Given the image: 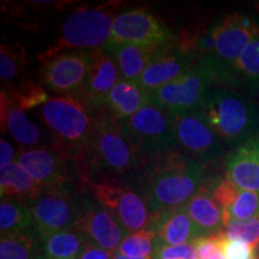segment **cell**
Listing matches in <instances>:
<instances>
[{"label": "cell", "mask_w": 259, "mask_h": 259, "mask_svg": "<svg viewBox=\"0 0 259 259\" xmlns=\"http://www.w3.org/2000/svg\"><path fill=\"white\" fill-rule=\"evenodd\" d=\"M130 178V185L153 216L185 205L198 192L204 179V164L173 149L148 158Z\"/></svg>", "instance_id": "obj_1"}, {"label": "cell", "mask_w": 259, "mask_h": 259, "mask_svg": "<svg viewBox=\"0 0 259 259\" xmlns=\"http://www.w3.org/2000/svg\"><path fill=\"white\" fill-rule=\"evenodd\" d=\"M38 114L50 134L52 148L66 160L74 162L88 179L85 160L93 137L95 112L77 97L57 96L41 106Z\"/></svg>", "instance_id": "obj_2"}, {"label": "cell", "mask_w": 259, "mask_h": 259, "mask_svg": "<svg viewBox=\"0 0 259 259\" xmlns=\"http://www.w3.org/2000/svg\"><path fill=\"white\" fill-rule=\"evenodd\" d=\"M145 161L147 158L126 134L122 121L106 108L95 111L93 137L85 160L89 181L97 176L132 177Z\"/></svg>", "instance_id": "obj_3"}, {"label": "cell", "mask_w": 259, "mask_h": 259, "mask_svg": "<svg viewBox=\"0 0 259 259\" xmlns=\"http://www.w3.org/2000/svg\"><path fill=\"white\" fill-rule=\"evenodd\" d=\"M199 111L225 147L236 149L259 135V105L236 90L212 87Z\"/></svg>", "instance_id": "obj_4"}, {"label": "cell", "mask_w": 259, "mask_h": 259, "mask_svg": "<svg viewBox=\"0 0 259 259\" xmlns=\"http://www.w3.org/2000/svg\"><path fill=\"white\" fill-rule=\"evenodd\" d=\"M120 2H107L96 6H83L73 11L61 25L59 36L40 60L72 51L102 50L111 38L113 21Z\"/></svg>", "instance_id": "obj_5"}, {"label": "cell", "mask_w": 259, "mask_h": 259, "mask_svg": "<svg viewBox=\"0 0 259 259\" xmlns=\"http://www.w3.org/2000/svg\"><path fill=\"white\" fill-rule=\"evenodd\" d=\"M209 29L213 40V52L203 59L211 65L218 85L223 87L227 74L242 51L259 36V22L250 15L235 12L209 24Z\"/></svg>", "instance_id": "obj_6"}, {"label": "cell", "mask_w": 259, "mask_h": 259, "mask_svg": "<svg viewBox=\"0 0 259 259\" xmlns=\"http://www.w3.org/2000/svg\"><path fill=\"white\" fill-rule=\"evenodd\" d=\"M16 162L44 187L46 193L77 192V183L89 186L83 170L52 147H37L19 151Z\"/></svg>", "instance_id": "obj_7"}, {"label": "cell", "mask_w": 259, "mask_h": 259, "mask_svg": "<svg viewBox=\"0 0 259 259\" xmlns=\"http://www.w3.org/2000/svg\"><path fill=\"white\" fill-rule=\"evenodd\" d=\"M218 85L215 72L208 60L200 59L171 82L149 94V101L170 113L199 108L204 97Z\"/></svg>", "instance_id": "obj_8"}, {"label": "cell", "mask_w": 259, "mask_h": 259, "mask_svg": "<svg viewBox=\"0 0 259 259\" xmlns=\"http://www.w3.org/2000/svg\"><path fill=\"white\" fill-rule=\"evenodd\" d=\"M126 134L147 158L177 148L171 113L149 102L122 121Z\"/></svg>", "instance_id": "obj_9"}, {"label": "cell", "mask_w": 259, "mask_h": 259, "mask_svg": "<svg viewBox=\"0 0 259 259\" xmlns=\"http://www.w3.org/2000/svg\"><path fill=\"white\" fill-rule=\"evenodd\" d=\"M88 187L93 198L111 212L128 233L149 229L151 213L130 184L103 178L90 183Z\"/></svg>", "instance_id": "obj_10"}, {"label": "cell", "mask_w": 259, "mask_h": 259, "mask_svg": "<svg viewBox=\"0 0 259 259\" xmlns=\"http://www.w3.org/2000/svg\"><path fill=\"white\" fill-rule=\"evenodd\" d=\"M88 197L78 192H48L28 204L40 239L76 231Z\"/></svg>", "instance_id": "obj_11"}, {"label": "cell", "mask_w": 259, "mask_h": 259, "mask_svg": "<svg viewBox=\"0 0 259 259\" xmlns=\"http://www.w3.org/2000/svg\"><path fill=\"white\" fill-rule=\"evenodd\" d=\"M177 148L200 163L218 161L225 154V144L215 135L199 108L171 113Z\"/></svg>", "instance_id": "obj_12"}, {"label": "cell", "mask_w": 259, "mask_h": 259, "mask_svg": "<svg viewBox=\"0 0 259 259\" xmlns=\"http://www.w3.org/2000/svg\"><path fill=\"white\" fill-rule=\"evenodd\" d=\"M95 51H72L40 60V80L60 96L78 97L92 67Z\"/></svg>", "instance_id": "obj_13"}, {"label": "cell", "mask_w": 259, "mask_h": 259, "mask_svg": "<svg viewBox=\"0 0 259 259\" xmlns=\"http://www.w3.org/2000/svg\"><path fill=\"white\" fill-rule=\"evenodd\" d=\"M176 35L153 12L132 9L116 15L108 44H132L143 46H163Z\"/></svg>", "instance_id": "obj_14"}, {"label": "cell", "mask_w": 259, "mask_h": 259, "mask_svg": "<svg viewBox=\"0 0 259 259\" xmlns=\"http://www.w3.org/2000/svg\"><path fill=\"white\" fill-rule=\"evenodd\" d=\"M198 60L196 54L184 48L176 38H173L158 48L137 83L150 94L180 77Z\"/></svg>", "instance_id": "obj_15"}, {"label": "cell", "mask_w": 259, "mask_h": 259, "mask_svg": "<svg viewBox=\"0 0 259 259\" xmlns=\"http://www.w3.org/2000/svg\"><path fill=\"white\" fill-rule=\"evenodd\" d=\"M76 231L82 233L88 241L109 252L118 250L128 234L118 220L93 197L87 198Z\"/></svg>", "instance_id": "obj_16"}, {"label": "cell", "mask_w": 259, "mask_h": 259, "mask_svg": "<svg viewBox=\"0 0 259 259\" xmlns=\"http://www.w3.org/2000/svg\"><path fill=\"white\" fill-rule=\"evenodd\" d=\"M118 78L119 70L114 59L107 53L105 48L97 50L94 52L88 78L77 99L94 112L105 108L107 97L119 82Z\"/></svg>", "instance_id": "obj_17"}, {"label": "cell", "mask_w": 259, "mask_h": 259, "mask_svg": "<svg viewBox=\"0 0 259 259\" xmlns=\"http://www.w3.org/2000/svg\"><path fill=\"white\" fill-rule=\"evenodd\" d=\"M221 181L220 177H212L202 181L198 192L185 204L191 220L198 228L200 236H210L225 231L223 210L213 199V190Z\"/></svg>", "instance_id": "obj_18"}, {"label": "cell", "mask_w": 259, "mask_h": 259, "mask_svg": "<svg viewBox=\"0 0 259 259\" xmlns=\"http://www.w3.org/2000/svg\"><path fill=\"white\" fill-rule=\"evenodd\" d=\"M149 229L156 233L155 250L161 246L189 244L200 238L198 228L191 220L185 205L153 215Z\"/></svg>", "instance_id": "obj_19"}, {"label": "cell", "mask_w": 259, "mask_h": 259, "mask_svg": "<svg viewBox=\"0 0 259 259\" xmlns=\"http://www.w3.org/2000/svg\"><path fill=\"white\" fill-rule=\"evenodd\" d=\"M227 178L241 190L259 193V135L236 148L226 163Z\"/></svg>", "instance_id": "obj_20"}, {"label": "cell", "mask_w": 259, "mask_h": 259, "mask_svg": "<svg viewBox=\"0 0 259 259\" xmlns=\"http://www.w3.org/2000/svg\"><path fill=\"white\" fill-rule=\"evenodd\" d=\"M45 193L44 187L16 161L0 167V194L3 200L30 204Z\"/></svg>", "instance_id": "obj_21"}, {"label": "cell", "mask_w": 259, "mask_h": 259, "mask_svg": "<svg viewBox=\"0 0 259 259\" xmlns=\"http://www.w3.org/2000/svg\"><path fill=\"white\" fill-rule=\"evenodd\" d=\"M161 46L132 44H107L105 51L114 59L121 79L138 82L151 58Z\"/></svg>", "instance_id": "obj_22"}, {"label": "cell", "mask_w": 259, "mask_h": 259, "mask_svg": "<svg viewBox=\"0 0 259 259\" xmlns=\"http://www.w3.org/2000/svg\"><path fill=\"white\" fill-rule=\"evenodd\" d=\"M225 88L242 89L251 96H259V36L252 40L229 70Z\"/></svg>", "instance_id": "obj_23"}, {"label": "cell", "mask_w": 259, "mask_h": 259, "mask_svg": "<svg viewBox=\"0 0 259 259\" xmlns=\"http://www.w3.org/2000/svg\"><path fill=\"white\" fill-rule=\"evenodd\" d=\"M149 102V94L138 83L120 79L107 97L105 108L115 119L124 121Z\"/></svg>", "instance_id": "obj_24"}, {"label": "cell", "mask_w": 259, "mask_h": 259, "mask_svg": "<svg viewBox=\"0 0 259 259\" xmlns=\"http://www.w3.org/2000/svg\"><path fill=\"white\" fill-rule=\"evenodd\" d=\"M0 259H47L40 236L35 229L3 235L0 239Z\"/></svg>", "instance_id": "obj_25"}, {"label": "cell", "mask_w": 259, "mask_h": 259, "mask_svg": "<svg viewBox=\"0 0 259 259\" xmlns=\"http://www.w3.org/2000/svg\"><path fill=\"white\" fill-rule=\"evenodd\" d=\"M2 130L8 131L22 147H29V149L36 147L44 139L41 128L30 121L25 111L15 105L8 114L2 118Z\"/></svg>", "instance_id": "obj_26"}, {"label": "cell", "mask_w": 259, "mask_h": 259, "mask_svg": "<svg viewBox=\"0 0 259 259\" xmlns=\"http://www.w3.org/2000/svg\"><path fill=\"white\" fill-rule=\"evenodd\" d=\"M47 259H79L87 238L78 231L60 232L41 239Z\"/></svg>", "instance_id": "obj_27"}, {"label": "cell", "mask_w": 259, "mask_h": 259, "mask_svg": "<svg viewBox=\"0 0 259 259\" xmlns=\"http://www.w3.org/2000/svg\"><path fill=\"white\" fill-rule=\"evenodd\" d=\"M34 229V219L28 205L14 200H2L0 204V233L16 234Z\"/></svg>", "instance_id": "obj_28"}, {"label": "cell", "mask_w": 259, "mask_h": 259, "mask_svg": "<svg viewBox=\"0 0 259 259\" xmlns=\"http://www.w3.org/2000/svg\"><path fill=\"white\" fill-rule=\"evenodd\" d=\"M156 246V233L153 229L128 233L115 252L126 257H153Z\"/></svg>", "instance_id": "obj_29"}, {"label": "cell", "mask_w": 259, "mask_h": 259, "mask_svg": "<svg viewBox=\"0 0 259 259\" xmlns=\"http://www.w3.org/2000/svg\"><path fill=\"white\" fill-rule=\"evenodd\" d=\"M27 64L25 51L19 44L0 46V79L3 83L10 84L23 72Z\"/></svg>", "instance_id": "obj_30"}, {"label": "cell", "mask_w": 259, "mask_h": 259, "mask_svg": "<svg viewBox=\"0 0 259 259\" xmlns=\"http://www.w3.org/2000/svg\"><path fill=\"white\" fill-rule=\"evenodd\" d=\"M8 92L14 101V105L23 111H30L36 107L44 106L50 100L45 89L30 80H24L17 85L11 87Z\"/></svg>", "instance_id": "obj_31"}, {"label": "cell", "mask_w": 259, "mask_h": 259, "mask_svg": "<svg viewBox=\"0 0 259 259\" xmlns=\"http://www.w3.org/2000/svg\"><path fill=\"white\" fill-rule=\"evenodd\" d=\"M257 215H259V193L240 190L232 205L223 211L225 228L232 220L246 221Z\"/></svg>", "instance_id": "obj_32"}, {"label": "cell", "mask_w": 259, "mask_h": 259, "mask_svg": "<svg viewBox=\"0 0 259 259\" xmlns=\"http://www.w3.org/2000/svg\"><path fill=\"white\" fill-rule=\"evenodd\" d=\"M228 240H241L255 248L259 244V215L246 221L232 220L225 228Z\"/></svg>", "instance_id": "obj_33"}, {"label": "cell", "mask_w": 259, "mask_h": 259, "mask_svg": "<svg viewBox=\"0 0 259 259\" xmlns=\"http://www.w3.org/2000/svg\"><path fill=\"white\" fill-rule=\"evenodd\" d=\"M225 232L216 233L210 236H200L192 241L198 259H226L221 250V239Z\"/></svg>", "instance_id": "obj_34"}, {"label": "cell", "mask_w": 259, "mask_h": 259, "mask_svg": "<svg viewBox=\"0 0 259 259\" xmlns=\"http://www.w3.org/2000/svg\"><path fill=\"white\" fill-rule=\"evenodd\" d=\"M221 250L226 259H255V248L241 240H228L223 234Z\"/></svg>", "instance_id": "obj_35"}, {"label": "cell", "mask_w": 259, "mask_h": 259, "mask_svg": "<svg viewBox=\"0 0 259 259\" xmlns=\"http://www.w3.org/2000/svg\"><path fill=\"white\" fill-rule=\"evenodd\" d=\"M154 259H198L192 242L178 246H161L154 252Z\"/></svg>", "instance_id": "obj_36"}, {"label": "cell", "mask_w": 259, "mask_h": 259, "mask_svg": "<svg viewBox=\"0 0 259 259\" xmlns=\"http://www.w3.org/2000/svg\"><path fill=\"white\" fill-rule=\"evenodd\" d=\"M113 252L106 251L93 242H87L85 247L79 255V259H112Z\"/></svg>", "instance_id": "obj_37"}, {"label": "cell", "mask_w": 259, "mask_h": 259, "mask_svg": "<svg viewBox=\"0 0 259 259\" xmlns=\"http://www.w3.org/2000/svg\"><path fill=\"white\" fill-rule=\"evenodd\" d=\"M15 149L5 139L0 141V167L14 162Z\"/></svg>", "instance_id": "obj_38"}, {"label": "cell", "mask_w": 259, "mask_h": 259, "mask_svg": "<svg viewBox=\"0 0 259 259\" xmlns=\"http://www.w3.org/2000/svg\"><path fill=\"white\" fill-rule=\"evenodd\" d=\"M112 259H154L153 257H143V258H132V257H126V255H122L118 252H113Z\"/></svg>", "instance_id": "obj_39"}, {"label": "cell", "mask_w": 259, "mask_h": 259, "mask_svg": "<svg viewBox=\"0 0 259 259\" xmlns=\"http://www.w3.org/2000/svg\"><path fill=\"white\" fill-rule=\"evenodd\" d=\"M255 259H259V244L257 247H255Z\"/></svg>", "instance_id": "obj_40"}]
</instances>
